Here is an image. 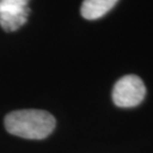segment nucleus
Wrapping results in <instances>:
<instances>
[{"instance_id": "3", "label": "nucleus", "mask_w": 153, "mask_h": 153, "mask_svg": "<svg viewBox=\"0 0 153 153\" xmlns=\"http://www.w3.org/2000/svg\"><path fill=\"white\" fill-rule=\"evenodd\" d=\"M30 0H0V26L6 32H14L27 22Z\"/></svg>"}, {"instance_id": "2", "label": "nucleus", "mask_w": 153, "mask_h": 153, "mask_svg": "<svg viewBox=\"0 0 153 153\" xmlns=\"http://www.w3.org/2000/svg\"><path fill=\"white\" fill-rule=\"evenodd\" d=\"M146 94L143 81L136 75H126L121 77L114 86L112 101L117 107L131 108L142 102Z\"/></svg>"}, {"instance_id": "1", "label": "nucleus", "mask_w": 153, "mask_h": 153, "mask_svg": "<svg viewBox=\"0 0 153 153\" xmlns=\"http://www.w3.org/2000/svg\"><path fill=\"white\" fill-rule=\"evenodd\" d=\"M8 133L27 140H43L53 131L55 117L48 111L36 109L16 110L5 117Z\"/></svg>"}, {"instance_id": "4", "label": "nucleus", "mask_w": 153, "mask_h": 153, "mask_svg": "<svg viewBox=\"0 0 153 153\" xmlns=\"http://www.w3.org/2000/svg\"><path fill=\"white\" fill-rule=\"evenodd\" d=\"M118 0H84L81 6V15L85 19H98L104 16Z\"/></svg>"}]
</instances>
